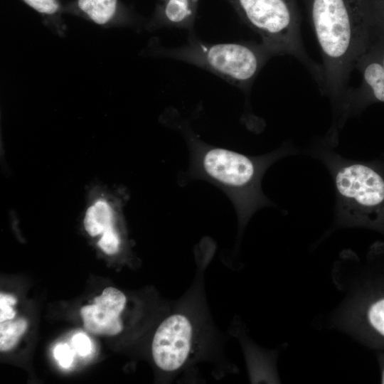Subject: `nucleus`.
<instances>
[{
  "mask_svg": "<svg viewBox=\"0 0 384 384\" xmlns=\"http://www.w3.org/2000/svg\"><path fill=\"white\" fill-rule=\"evenodd\" d=\"M199 0H159L157 17L164 26L192 29Z\"/></svg>",
  "mask_w": 384,
  "mask_h": 384,
  "instance_id": "1a4fd4ad",
  "label": "nucleus"
},
{
  "mask_svg": "<svg viewBox=\"0 0 384 384\" xmlns=\"http://www.w3.org/2000/svg\"><path fill=\"white\" fill-rule=\"evenodd\" d=\"M324 139L309 150L330 172L336 191V215L346 224H384V161L343 157Z\"/></svg>",
  "mask_w": 384,
  "mask_h": 384,
  "instance_id": "7ed1b4c3",
  "label": "nucleus"
},
{
  "mask_svg": "<svg viewBox=\"0 0 384 384\" xmlns=\"http://www.w3.org/2000/svg\"><path fill=\"white\" fill-rule=\"evenodd\" d=\"M78 6L93 22L103 25L114 16L117 0H78Z\"/></svg>",
  "mask_w": 384,
  "mask_h": 384,
  "instance_id": "9b49d317",
  "label": "nucleus"
},
{
  "mask_svg": "<svg viewBox=\"0 0 384 384\" xmlns=\"http://www.w3.org/2000/svg\"><path fill=\"white\" fill-rule=\"evenodd\" d=\"M383 384H384V370L383 372V375H382V382H381Z\"/></svg>",
  "mask_w": 384,
  "mask_h": 384,
  "instance_id": "aec40b11",
  "label": "nucleus"
},
{
  "mask_svg": "<svg viewBox=\"0 0 384 384\" xmlns=\"http://www.w3.org/2000/svg\"><path fill=\"white\" fill-rule=\"evenodd\" d=\"M369 34L384 40V0H363Z\"/></svg>",
  "mask_w": 384,
  "mask_h": 384,
  "instance_id": "f8f14e48",
  "label": "nucleus"
},
{
  "mask_svg": "<svg viewBox=\"0 0 384 384\" xmlns=\"http://www.w3.org/2000/svg\"><path fill=\"white\" fill-rule=\"evenodd\" d=\"M23 1L36 11L47 15H52L57 13L60 8V2L58 0Z\"/></svg>",
  "mask_w": 384,
  "mask_h": 384,
  "instance_id": "dca6fc26",
  "label": "nucleus"
},
{
  "mask_svg": "<svg viewBox=\"0 0 384 384\" xmlns=\"http://www.w3.org/2000/svg\"><path fill=\"white\" fill-rule=\"evenodd\" d=\"M53 355L61 367L68 368L72 365L74 353L68 344H57L54 348Z\"/></svg>",
  "mask_w": 384,
  "mask_h": 384,
  "instance_id": "f3484780",
  "label": "nucleus"
},
{
  "mask_svg": "<svg viewBox=\"0 0 384 384\" xmlns=\"http://www.w3.org/2000/svg\"><path fill=\"white\" fill-rule=\"evenodd\" d=\"M72 343L75 351L82 356H85L91 352L90 339L84 333L75 334L72 338Z\"/></svg>",
  "mask_w": 384,
  "mask_h": 384,
  "instance_id": "6ab92c4d",
  "label": "nucleus"
},
{
  "mask_svg": "<svg viewBox=\"0 0 384 384\" xmlns=\"http://www.w3.org/2000/svg\"><path fill=\"white\" fill-rule=\"evenodd\" d=\"M368 318L371 326L384 336V299H380L370 306Z\"/></svg>",
  "mask_w": 384,
  "mask_h": 384,
  "instance_id": "2eb2a0df",
  "label": "nucleus"
},
{
  "mask_svg": "<svg viewBox=\"0 0 384 384\" xmlns=\"http://www.w3.org/2000/svg\"><path fill=\"white\" fill-rule=\"evenodd\" d=\"M227 1L243 22L260 36L261 43L274 55L294 56L321 87V66L308 56L303 46L297 0Z\"/></svg>",
  "mask_w": 384,
  "mask_h": 384,
  "instance_id": "20e7f679",
  "label": "nucleus"
},
{
  "mask_svg": "<svg viewBox=\"0 0 384 384\" xmlns=\"http://www.w3.org/2000/svg\"><path fill=\"white\" fill-rule=\"evenodd\" d=\"M120 245V239L113 225L107 229L98 241L100 247L107 255H114Z\"/></svg>",
  "mask_w": 384,
  "mask_h": 384,
  "instance_id": "4468645a",
  "label": "nucleus"
},
{
  "mask_svg": "<svg viewBox=\"0 0 384 384\" xmlns=\"http://www.w3.org/2000/svg\"><path fill=\"white\" fill-rule=\"evenodd\" d=\"M354 68L361 75L357 88L348 89L343 102L334 115L327 137L338 142L339 131L346 120L361 113L375 102H384V40L369 34L364 50L358 58Z\"/></svg>",
  "mask_w": 384,
  "mask_h": 384,
  "instance_id": "423d86ee",
  "label": "nucleus"
},
{
  "mask_svg": "<svg viewBox=\"0 0 384 384\" xmlns=\"http://www.w3.org/2000/svg\"><path fill=\"white\" fill-rule=\"evenodd\" d=\"M16 302V299L9 294H0V321L11 320L15 316L16 312L11 307Z\"/></svg>",
  "mask_w": 384,
  "mask_h": 384,
  "instance_id": "a211bd4d",
  "label": "nucleus"
},
{
  "mask_svg": "<svg viewBox=\"0 0 384 384\" xmlns=\"http://www.w3.org/2000/svg\"><path fill=\"white\" fill-rule=\"evenodd\" d=\"M310 21L323 63L321 90L334 113L348 90L355 63L369 39L363 0H306Z\"/></svg>",
  "mask_w": 384,
  "mask_h": 384,
  "instance_id": "f257e3e1",
  "label": "nucleus"
},
{
  "mask_svg": "<svg viewBox=\"0 0 384 384\" xmlns=\"http://www.w3.org/2000/svg\"><path fill=\"white\" fill-rule=\"evenodd\" d=\"M201 328L194 315L179 309L168 316L156 329L151 355L156 366L167 373H178L191 362L199 345Z\"/></svg>",
  "mask_w": 384,
  "mask_h": 384,
  "instance_id": "0eeeda50",
  "label": "nucleus"
},
{
  "mask_svg": "<svg viewBox=\"0 0 384 384\" xmlns=\"http://www.w3.org/2000/svg\"><path fill=\"white\" fill-rule=\"evenodd\" d=\"M127 302L126 296L114 287L105 289L101 295L94 299V304L80 309L85 328L96 334L116 335L122 331L123 325L120 314Z\"/></svg>",
  "mask_w": 384,
  "mask_h": 384,
  "instance_id": "6e6552de",
  "label": "nucleus"
},
{
  "mask_svg": "<svg viewBox=\"0 0 384 384\" xmlns=\"http://www.w3.org/2000/svg\"><path fill=\"white\" fill-rule=\"evenodd\" d=\"M112 210L104 200H98L90 206L84 218V226L91 236L103 233L112 226Z\"/></svg>",
  "mask_w": 384,
  "mask_h": 384,
  "instance_id": "9d476101",
  "label": "nucleus"
},
{
  "mask_svg": "<svg viewBox=\"0 0 384 384\" xmlns=\"http://www.w3.org/2000/svg\"><path fill=\"white\" fill-rule=\"evenodd\" d=\"M192 173L220 187L231 198L244 223L257 209L270 204L261 188L267 169L282 156L296 153L284 145L272 153L250 156L191 139Z\"/></svg>",
  "mask_w": 384,
  "mask_h": 384,
  "instance_id": "f03ea898",
  "label": "nucleus"
},
{
  "mask_svg": "<svg viewBox=\"0 0 384 384\" xmlns=\"http://www.w3.org/2000/svg\"><path fill=\"white\" fill-rule=\"evenodd\" d=\"M27 327L26 321L20 319L16 321H4L0 324V349L8 351L18 342Z\"/></svg>",
  "mask_w": 384,
  "mask_h": 384,
  "instance_id": "ddd939ff",
  "label": "nucleus"
},
{
  "mask_svg": "<svg viewBox=\"0 0 384 384\" xmlns=\"http://www.w3.org/2000/svg\"><path fill=\"white\" fill-rule=\"evenodd\" d=\"M167 55L210 71L247 90L273 53L262 43H207L191 38Z\"/></svg>",
  "mask_w": 384,
  "mask_h": 384,
  "instance_id": "39448f33",
  "label": "nucleus"
}]
</instances>
